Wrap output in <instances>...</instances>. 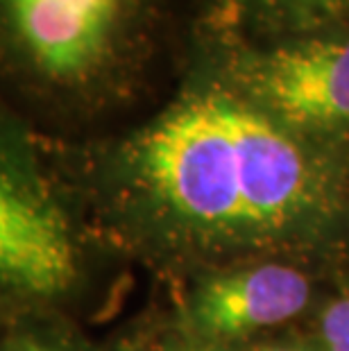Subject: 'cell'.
<instances>
[{
    "label": "cell",
    "mask_w": 349,
    "mask_h": 351,
    "mask_svg": "<svg viewBox=\"0 0 349 351\" xmlns=\"http://www.w3.org/2000/svg\"><path fill=\"white\" fill-rule=\"evenodd\" d=\"M132 182L166 234L200 250L268 247L329 225L338 191L291 130L225 91H204L141 134Z\"/></svg>",
    "instance_id": "obj_1"
},
{
    "label": "cell",
    "mask_w": 349,
    "mask_h": 351,
    "mask_svg": "<svg viewBox=\"0 0 349 351\" xmlns=\"http://www.w3.org/2000/svg\"><path fill=\"white\" fill-rule=\"evenodd\" d=\"M77 272L69 215L27 147L0 127V293L50 300Z\"/></svg>",
    "instance_id": "obj_2"
},
{
    "label": "cell",
    "mask_w": 349,
    "mask_h": 351,
    "mask_svg": "<svg viewBox=\"0 0 349 351\" xmlns=\"http://www.w3.org/2000/svg\"><path fill=\"white\" fill-rule=\"evenodd\" d=\"M250 104L286 130L349 127V34L272 48L248 59Z\"/></svg>",
    "instance_id": "obj_3"
},
{
    "label": "cell",
    "mask_w": 349,
    "mask_h": 351,
    "mask_svg": "<svg viewBox=\"0 0 349 351\" xmlns=\"http://www.w3.org/2000/svg\"><path fill=\"white\" fill-rule=\"evenodd\" d=\"M125 0H7L29 59L55 80L86 75L105 55Z\"/></svg>",
    "instance_id": "obj_4"
},
{
    "label": "cell",
    "mask_w": 349,
    "mask_h": 351,
    "mask_svg": "<svg viewBox=\"0 0 349 351\" xmlns=\"http://www.w3.org/2000/svg\"><path fill=\"white\" fill-rule=\"evenodd\" d=\"M309 295L306 274L295 267H243L206 281L193 297L189 319L206 338H239L295 317Z\"/></svg>",
    "instance_id": "obj_5"
},
{
    "label": "cell",
    "mask_w": 349,
    "mask_h": 351,
    "mask_svg": "<svg viewBox=\"0 0 349 351\" xmlns=\"http://www.w3.org/2000/svg\"><path fill=\"white\" fill-rule=\"evenodd\" d=\"M320 326L329 351H349V297L333 302L322 313Z\"/></svg>",
    "instance_id": "obj_6"
},
{
    "label": "cell",
    "mask_w": 349,
    "mask_h": 351,
    "mask_svg": "<svg viewBox=\"0 0 349 351\" xmlns=\"http://www.w3.org/2000/svg\"><path fill=\"white\" fill-rule=\"evenodd\" d=\"M256 3L288 16H320L340 10L349 0H256Z\"/></svg>",
    "instance_id": "obj_7"
},
{
    "label": "cell",
    "mask_w": 349,
    "mask_h": 351,
    "mask_svg": "<svg viewBox=\"0 0 349 351\" xmlns=\"http://www.w3.org/2000/svg\"><path fill=\"white\" fill-rule=\"evenodd\" d=\"M14 351H57V349L50 347V345H43V342L27 340V342H21V345L14 349Z\"/></svg>",
    "instance_id": "obj_8"
},
{
    "label": "cell",
    "mask_w": 349,
    "mask_h": 351,
    "mask_svg": "<svg viewBox=\"0 0 349 351\" xmlns=\"http://www.w3.org/2000/svg\"><path fill=\"white\" fill-rule=\"evenodd\" d=\"M180 351H213V349H200L197 347V349H180Z\"/></svg>",
    "instance_id": "obj_9"
},
{
    "label": "cell",
    "mask_w": 349,
    "mask_h": 351,
    "mask_svg": "<svg viewBox=\"0 0 349 351\" xmlns=\"http://www.w3.org/2000/svg\"><path fill=\"white\" fill-rule=\"evenodd\" d=\"M270 351H304V349H270Z\"/></svg>",
    "instance_id": "obj_10"
}]
</instances>
